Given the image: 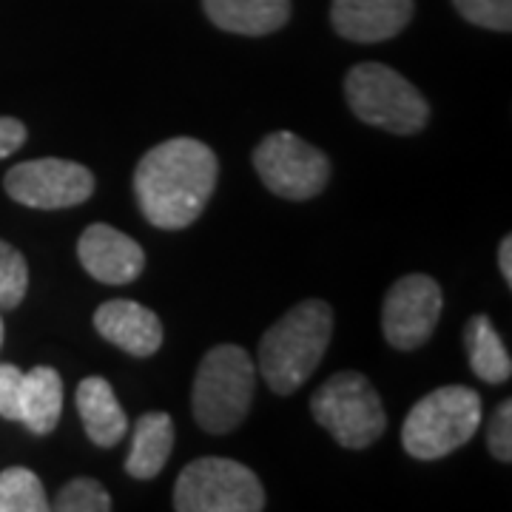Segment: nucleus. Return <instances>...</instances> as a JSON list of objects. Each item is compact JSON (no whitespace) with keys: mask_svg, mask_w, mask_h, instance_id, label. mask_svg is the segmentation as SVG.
<instances>
[{"mask_svg":"<svg viewBox=\"0 0 512 512\" xmlns=\"http://www.w3.org/2000/svg\"><path fill=\"white\" fill-rule=\"evenodd\" d=\"M220 177V160L194 137L154 146L134 171V194L154 228L180 231L200 220Z\"/></svg>","mask_w":512,"mask_h":512,"instance_id":"1","label":"nucleus"},{"mask_svg":"<svg viewBox=\"0 0 512 512\" xmlns=\"http://www.w3.org/2000/svg\"><path fill=\"white\" fill-rule=\"evenodd\" d=\"M333 336V311L322 299H305L285 313L259 342V370L268 387L288 396L319 367Z\"/></svg>","mask_w":512,"mask_h":512,"instance_id":"2","label":"nucleus"},{"mask_svg":"<svg viewBox=\"0 0 512 512\" xmlns=\"http://www.w3.org/2000/svg\"><path fill=\"white\" fill-rule=\"evenodd\" d=\"M256 365L239 345H217L202 356L191 410L205 433H234L254 402Z\"/></svg>","mask_w":512,"mask_h":512,"instance_id":"3","label":"nucleus"},{"mask_svg":"<svg viewBox=\"0 0 512 512\" xmlns=\"http://www.w3.org/2000/svg\"><path fill=\"white\" fill-rule=\"evenodd\" d=\"M481 424V396L473 387L447 384L424 396L404 419V450L421 461L456 453L478 433Z\"/></svg>","mask_w":512,"mask_h":512,"instance_id":"4","label":"nucleus"},{"mask_svg":"<svg viewBox=\"0 0 512 512\" xmlns=\"http://www.w3.org/2000/svg\"><path fill=\"white\" fill-rule=\"evenodd\" d=\"M350 111L390 134H416L430 120V106L402 74L384 63H359L345 77Z\"/></svg>","mask_w":512,"mask_h":512,"instance_id":"5","label":"nucleus"},{"mask_svg":"<svg viewBox=\"0 0 512 512\" xmlns=\"http://www.w3.org/2000/svg\"><path fill=\"white\" fill-rule=\"evenodd\" d=\"M313 419L319 421L336 444L348 450H365L382 439L387 427L382 399L362 373H336L311 399Z\"/></svg>","mask_w":512,"mask_h":512,"instance_id":"6","label":"nucleus"},{"mask_svg":"<svg viewBox=\"0 0 512 512\" xmlns=\"http://www.w3.org/2000/svg\"><path fill=\"white\" fill-rule=\"evenodd\" d=\"M177 512H259L265 490L239 461L205 456L185 467L174 487Z\"/></svg>","mask_w":512,"mask_h":512,"instance_id":"7","label":"nucleus"},{"mask_svg":"<svg viewBox=\"0 0 512 512\" xmlns=\"http://www.w3.org/2000/svg\"><path fill=\"white\" fill-rule=\"evenodd\" d=\"M254 168L268 191L282 200H311L330 180L328 157L291 131L268 134L254 151Z\"/></svg>","mask_w":512,"mask_h":512,"instance_id":"8","label":"nucleus"},{"mask_svg":"<svg viewBox=\"0 0 512 512\" xmlns=\"http://www.w3.org/2000/svg\"><path fill=\"white\" fill-rule=\"evenodd\" d=\"M3 185L12 200L40 211L74 208L94 194L92 171L86 165L60 157H43V160L15 165L9 168Z\"/></svg>","mask_w":512,"mask_h":512,"instance_id":"9","label":"nucleus"},{"mask_svg":"<svg viewBox=\"0 0 512 512\" xmlns=\"http://www.w3.org/2000/svg\"><path fill=\"white\" fill-rule=\"evenodd\" d=\"M441 305V288L433 276H402L384 296L382 333L387 345L396 350L421 348L439 325Z\"/></svg>","mask_w":512,"mask_h":512,"instance_id":"10","label":"nucleus"},{"mask_svg":"<svg viewBox=\"0 0 512 512\" xmlns=\"http://www.w3.org/2000/svg\"><path fill=\"white\" fill-rule=\"evenodd\" d=\"M77 256L86 274H92V279L103 285H128L143 274V265H146L143 248L123 231L103 222L89 225L83 231V237L77 242Z\"/></svg>","mask_w":512,"mask_h":512,"instance_id":"11","label":"nucleus"},{"mask_svg":"<svg viewBox=\"0 0 512 512\" xmlns=\"http://www.w3.org/2000/svg\"><path fill=\"white\" fill-rule=\"evenodd\" d=\"M413 18V0H333V29L353 43H382Z\"/></svg>","mask_w":512,"mask_h":512,"instance_id":"12","label":"nucleus"},{"mask_svg":"<svg viewBox=\"0 0 512 512\" xmlns=\"http://www.w3.org/2000/svg\"><path fill=\"white\" fill-rule=\"evenodd\" d=\"M94 328L106 342L137 359L154 356L163 345L160 316L131 299H111L106 305H100L94 313Z\"/></svg>","mask_w":512,"mask_h":512,"instance_id":"13","label":"nucleus"},{"mask_svg":"<svg viewBox=\"0 0 512 512\" xmlns=\"http://www.w3.org/2000/svg\"><path fill=\"white\" fill-rule=\"evenodd\" d=\"M77 413L83 419L86 436L97 447L109 450V447L126 439V410L120 407L117 396H114V387L103 376H89L80 382V387H77Z\"/></svg>","mask_w":512,"mask_h":512,"instance_id":"14","label":"nucleus"},{"mask_svg":"<svg viewBox=\"0 0 512 512\" xmlns=\"http://www.w3.org/2000/svg\"><path fill=\"white\" fill-rule=\"evenodd\" d=\"M205 15L222 32L271 35L291 18V0H202Z\"/></svg>","mask_w":512,"mask_h":512,"instance_id":"15","label":"nucleus"},{"mask_svg":"<svg viewBox=\"0 0 512 512\" xmlns=\"http://www.w3.org/2000/svg\"><path fill=\"white\" fill-rule=\"evenodd\" d=\"M63 413V379L55 367H32L20 384V419L29 433L49 436Z\"/></svg>","mask_w":512,"mask_h":512,"instance_id":"16","label":"nucleus"},{"mask_svg":"<svg viewBox=\"0 0 512 512\" xmlns=\"http://www.w3.org/2000/svg\"><path fill=\"white\" fill-rule=\"evenodd\" d=\"M174 450V421L168 413H146L137 419L131 433V453L126 458V473L140 481H151L163 473Z\"/></svg>","mask_w":512,"mask_h":512,"instance_id":"17","label":"nucleus"},{"mask_svg":"<svg viewBox=\"0 0 512 512\" xmlns=\"http://www.w3.org/2000/svg\"><path fill=\"white\" fill-rule=\"evenodd\" d=\"M464 348L470 356V367L481 382L504 384L512 376V359L493 322L478 313L464 328Z\"/></svg>","mask_w":512,"mask_h":512,"instance_id":"18","label":"nucleus"},{"mask_svg":"<svg viewBox=\"0 0 512 512\" xmlns=\"http://www.w3.org/2000/svg\"><path fill=\"white\" fill-rule=\"evenodd\" d=\"M40 478L26 467H9L0 473V512H49Z\"/></svg>","mask_w":512,"mask_h":512,"instance_id":"19","label":"nucleus"},{"mask_svg":"<svg viewBox=\"0 0 512 512\" xmlns=\"http://www.w3.org/2000/svg\"><path fill=\"white\" fill-rule=\"evenodd\" d=\"M29 288V265L15 245L0 239V311H15Z\"/></svg>","mask_w":512,"mask_h":512,"instance_id":"20","label":"nucleus"},{"mask_svg":"<svg viewBox=\"0 0 512 512\" xmlns=\"http://www.w3.org/2000/svg\"><path fill=\"white\" fill-rule=\"evenodd\" d=\"M52 510L57 512H109L111 495L94 478H72L66 487H60Z\"/></svg>","mask_w":512,"mask_h":512,"instance_id":"21","label":"nucleus"},{"mask_svg":"<svg viewBox=\"0 0 512 512\" xmlns=\"http://www.w3.org/2000/svg\"><path fill=\"white\" fill-rule=\"evenodd\" d=\"M461 18L476 23L481 29L510 32L512 29V0H453Z\"/></svg>","mask_w":512,"mask_h":512,"instance_id":"22","label":"nucleus"},{"mask_svg":"<svg viewBox=\"0 0 512 512\" xmlns=\"http://www.w3.org/2000/svg\"><path fill=\"white\" fill-rule=\"evenodd\" d=\"M487 447L498 461L510 464L512 461V402H504L495 407L493 421H490V430H487Z\"/></svg>","mask_w":512,"mask_h":512,"instance_id":"23","label":"nucleus"},{"mask_svg":"<svg viewBox=\"0 0 512 512\" xmlns=\"http://www.w3.org/2000/svg\"><path fill=\"white\" fill-rule=\"evenodd\" d=\"M20 384H23V370L15 365H0V416L3 419H20Z\"/></svg>","mask_w":512,"mask_h":512,"instance_id":"24","label":"nucleus"},{"mask_svg":"<svg viewBox=\"0 0 512 512\" xmlns=\"http://www.w3.org/2000/svg\"><path fill=\"white\" fill-rule=\"evenodd\" d=\"M26 143V126L15 117H0V160L12 157Z\"/></svg>","mask_w":512,"mask_h":512,"instance_id":"25","label":"nucleus"},{"mask_svg":"<svg viewBox=\"0 0 512 512\" xmlns=\"http://www.w3.org/2000/svg\"><path fill=\"white\" fill-rule=\"evenodd\" d=\"M498 268H501L507 288H512V237H504L498 245Z\"/></svg>","mask_w":512,"mask_h":512,"instance_id":"26","label":"nucleus"},{"mask_svg":"<svg viewBox=\"0 0 512 512\" xmlns=\"http://www.w3.org/2000/svg\"><path fill=\"white\" fill-rule=\"evenodd\" d=\"M0 345H3V319H0Z\"/></svg>","mask_w":512,"mask_h":512,"instance_id":"27","label":"nucleus"}]
</instances>
